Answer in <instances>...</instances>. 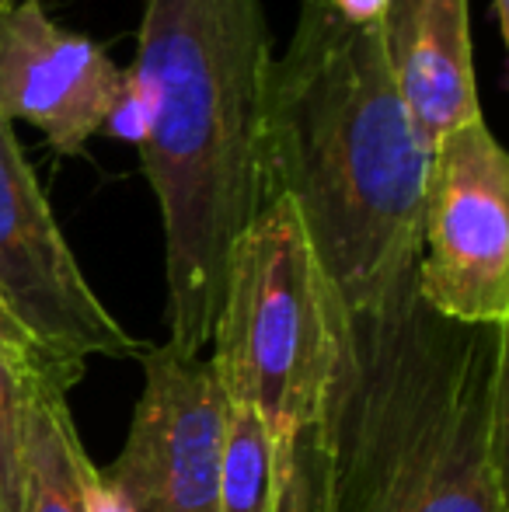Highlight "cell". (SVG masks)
<instances>
[{
  "mask_svg": "<svg viewBox=\"0 0 509 512\" xmlns=\"http://www.w3.org/2000/svg\"><path fill=\"white\" fill-rule=\"evenodd\" d=\"M328 328L286 512H509V324L447 321L412 279L353 310L328 297Z\"/></svg>",
  "mask_w": 509,
  "mask_h": 512,
  "instance_id": "obj_1",
  "label": "cell"
},
{
  "mask_svg": "<svg viewBox=\"0 0 509 512\" xmlns=\"http://www.w3.org/2000/svg\"><path fill=\"white\" fill-rule=\"evenodd\" d=\"M265 203L300 216L325 293L353 310L419 276L429 150L408 119L377 25L304 0L262 98Z\"/></svg>",
  "mask_w": 509,
  "mask_h": 512,
  "instance_id": "obj_2",
  "label": "cell"
},
{
  "mask_svg": "<svg viewBox=\"0 0 509 512\" xmlns=\"http://www.w3.org/2000/svg\"><path fill=\"white\" fill-rule=\"evenodd\" d=\"M272 63L262 0H147L133 67L154 88L140 147L161 206L168 345L203 356L231 251L265 206L262 98Z\"/></svg>",
  "mask_w": 509,
  "mask_h": 512,
  "instance_id": "obj_3",
  "label": "cell"
},
{
  "mask_svg": "<svg viewBox=\"0 0 509 512\" xmlns=\"http://www.w3.org/2000/svg\"><path fill=\"white\" fill-rule=\"evenodd\" d=\"M210 345L224 401L255 411L290 499L297 450L328 377L332 328L325 283L286 196H272L234 244Z\"/></svg>",
  "mask_w": 509,
  "mask_h": 512,
  "instance_id": "obj_4",
  "label": "cell"
},
{
  "mask_svg": "<svg viewBox=\"0 0 509 512\" xmlns=\"http://www.w3.org/2000/svg\"><path fill=\"white\" fill-rule=\"evenodd\" d=\"M419 297L457 324H509V154L485 119L429 154Z\"/></svg>",
  "mask_w": 509,
  "mask_h": 512,
  "instance_id": "obj_5",
  "label": "cell"
},
{
  "mask_svg": "<svg viewBox=\"0 0 509 512\" xmlns=\"http://www.w3.org/2000/svg\"><path fill=\"white\" fill-rule=\"evenodd\" d=\"M0 297L49 352L70 363L147 352L91 290L7 119H0Z\"/></svg>",
  "mask_w": 509,
  "mask_h": 512,
  "instance_id": "obj_6",
  "label": "cell"
},
{
  "mask_svg": "<svg viewBox=\"0 0 509 512\" xmlns=\"http://www.w3.org/2000/svg\"><path fill=\"white\" fill-rule=\"evenodd\" d=\"M140 363V401L102 478L129 512H220L227 401L210 356H182L164 342L147 345Z\"/></svg>",
  "mask_w": 509,
  "mask_h": 512,
  "instance_id": "obj_7",
  "label": "cell"
},
{
  "mask_svg": "<svg viewBox=\"0 0 509 512\" xmlns=\"http://www.w3.org/2000/svg\"><path fill=\"white\" fill-rule=\"evenodd\" d=\"M123 91V67L98 42L60 28L42 0L0 18V119L32 122L60 157H84Z\"/></svg>",
  "mask_w": 509,
  "mask_h": 512,
  "instance_id": "obj_8",
  "label": "cell"
},
{
  "mask_svg": "<svg viewBox=\"0 0 509 512\" xmlns=\"http://www.w3.org/2000/svg\"><path fill=\"white\" fill-rule=\"evenodd\" d=\"M381 46L401 105L429 154L447 133L485 119L468 0H387Z\"/></svg>",
  "mask_w": 509,
  "mask_h": 512,
  "instance_id": "obj_9",
  "label": "cell"
},
{
  "mask_svg": "<svg viewBox=\"0 0 509 512\" xmlns=\"http://www.w3.org/2000/svg\"><path fill=\"white\" fill-rule=\"evenodd\" d=\"M98 464L77 436L67 391L49 380L32 384L28 408V499L25 512H95L91 488Z\"/></svg>",
  "mask_w": 509,
  "mask_h": 512,
  "instance_id": "obj_10",
  "label": "cell"
},
{
  "mask_svg": "<svg viewBox=\"0 0 509 512\" xmlns=\"http://www.w3.org/2000/svg\"><path fill=\"white\" fill-rule=\"evenodd\" d=\"M220 512H286L276 453L255 411L227 405L220 443Z\"/></svg>",
  "mask_w": 509,
  "mask_h": 512,
  "instance_id": "obj_11",
  "label": "cell"
},
{
  "mask_svg": "<svg viewBox=\"0 0 509 512\" xmlns=\"http://www.w3.org/2000/svg\"><path fill=\"white\" fill-rule=\"evenodd\" d=\"M32 384L35 377L0 352V512H25Z\"/></svg>",
  "mask_w": 509,
  "mask_h": 512,
  "instance_id": "obj_12",
  "label": "cell"
},
{
  "mask_svg": "<svg viewBox=\"0 0 509 512\" xmlns=\"http://www.w3.org/2000/svg\"><path fill=\"white\" fill-rule=\"evenodd\" d=\"M0 352L11 356L14 363L28 373V377L49 380V384L63 387V391H70V387L84 377V366L56 356V352H49L46 345H42L39 338H35L32 331H28L25 324L11 314V307L4 304V297H0Z\"/></svg>",
  "mask_w": 509,
  "mask_h": 512,
  "instance_id": "obj_13",
  "label": "cell"
},
{
  "mask_svg": "<svg viewBox=\"0 0 509 512\" xmlns=\"http://www.w3.org/2000/svg\"><path fill=\"white\" fill-rule=\"evenodd\" d=\"M311 4H318L332 18L349 21V25H377L384 18L387 0H311Z\"/></svg>",
  "mask_w": 509,
  "mask_h": 512,
  "instance_id": "obj_14",
  "label": "cell"
},
{
  "mask_svg": "<svg viewBox=\"0 0 509 512\" xmlns=\"http://www.w3.org/2000/svg\"><path fill=\"white\" fill-rule=\"evenodd\" d=\"M492 18H496L499 39L509 42V0H492Z\"/></svg>",
  "mask_w": 509,
  "mask_h": 512,
  "instance_id": "obj_15",
  "label": "cell"
},
{
  "mask_svg": "<svg viewBox=\"0 0 509 512\" xmlns=\"http://www.w3.org/2000/svg\"><path fill=\"white\" fill-rule=\"evenodd\" d=\"M14 4H21V0H0V18H4V14L11 11Z\"/></svg>",
  "mask_w": 509,
  "mask_h": 512,
  "instance_id": "obj_16",
  "label": "cell"
}]
</instances>
